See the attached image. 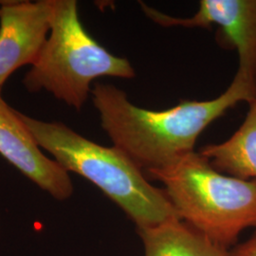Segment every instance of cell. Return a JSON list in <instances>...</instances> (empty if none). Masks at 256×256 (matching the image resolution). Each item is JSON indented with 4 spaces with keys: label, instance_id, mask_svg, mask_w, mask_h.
<instances>
[{
    "label": "cell",
    "instance_id": "1",
    "mask_svg": "<svg viewBox=\"0 0 256 256\" xmlns=\"http://www.w3.org/2000/svg\"><path fill=\"white\" fill-rule=\"evenodd\" d=\"M92 101L113 146L142 170L158 169L194 152L202 132L239 102L256 97V84L236 74L227 90L209 101H182L172 108L151 110L135 106L111 84L96 82Z\"/></svg>",
    "mask_w": 256,
    "mask_h": 256
},
{
    "label": "cell",
    "instance_id": "2",
    "mask_svg": "<svg viewBox=\"0 0 256 256\" xmlns=\"http://www.w3.org/2000/svg\"><path fill=\"white\" fill-rule=\"evenodd\" d=\"M19 116L41 149L66 171L98 187L137 228L180 218L164 190L149 182L142 170L118 148L98 144L61 122H45L21 112Z\"/></svg>",
    "mask_w": 256,
    "mask_h": 256
},
{
    "label": "cell",
    "instance_id": "6",
    "mask_svg": "<svg viewBox=\"0 0 256 256\" xmlns=\"http://www.w3.org/2000/svg\"><path fill=\"white\" fill-rule=\"evenodd\" d=\"M52 16V0L0 1V90L19 68L36 61Z\"/></svg>",
    "mask_w": 256,
    "mask_h": 256
},
{
    "label": "cell",
    "instance_id": "3",
    "mask_svg": "<svg viewBox=\"0 0 256 256\" xmlns=\"http://www.w3.org/2000/svg\"><path fill=\"white\" fill-rule=\"evenodd\" d=\"M147 173L164 186L178 218L221 247L256 227V180L222 174L194 151Z\"/></svg>",
    "mask_w": 256,
    "mask_h": 256
},
{
    "label": "cell",
    "instance_id": "5",
    "mask_svg": "<svg viewBox=\"0 0 256 256\" xmlns=\"http://www.w3.org/2000/svg\"><path fill=\"white\" fill-rule=\"evenodd\" d=\"M148 18L162 27L220 28L223 41L238 52V74L256 84V0H200L198 12L178 18L140 2Z\"/></svg>",
    "mask_w": 256,
    "mask_h": 256
},
{
    "label": "cell",
    "instance_id": "10",
    "mask_svg": "<svg viewBox=\"0 0 256 256\" xmlns=\"http://www.w3.org/2000/svg\"><path fill=\"white\" fill-rule=\"evenodd\" d=\"M230 256H256V230L250 238L234 248Z\"/></svg>",
    "mask_w": 256,
    "mask_h": 256
},
{
    "label": "cell",
    "instance_id": "8",
    "mask_svg": "<svg viewBox=\"0 0 256 256\" xmlns=\"http://www.w3.org/2000/svg\"><path fill=\"white\" fill-rule=\"evenodd\" d=\"M144 256H230L221 247L180 218L138 228Z\"/></svg>",
    "mask_w": 256,
    "mask_h": 256
},
{
    "label": "cell",
    "instance_id": "4",
    "mask_svg": "<svg viewBox=\"0 0 256 256\" xmlns=\"http://www.w3.org/2000/svg\"><path fill=\"white\" fill-rule=\"evenodd\" d=\"M136 72L126 58L110 54L88 32L75 0H52L50 30L36 61L23 79L28 92L50 93L81 110L100 77L132 79Z\"/></svg>",
    "mask_w": 256,
    "mask_h": 256
},
{
    "label": "cell",
    "instance_id": "9",
    "mask_svg": "<svg viewBox=\"0 0 256 256\" xmlns=\"http://www.w3.org/2000/svg\"><path fill=\"white\" fill-rule=\"evenodd\" d=\"M242 124L218 144H209L200 152L222 174L245 180H256V97Z\"/></svg>",
    "mask_w": 256,
    "mask_h": 256
},
{
    "label": "cell",
    "instance_id": "7",
    "mask_svg": "<svg viewBox=\"0 0 256 256\" xmlns=\"http://www.w3.org/2000/svg\"><path fill=\"white\" fill-rule=\"evenodd\" d=\"M0 90V156L20 173L56 200L64 202L74 194L70 173L45 155L18 111L5 102Z\"/></svg>",
    "mask_w": 256,
    "mask_h": 256
}]
</instances>
